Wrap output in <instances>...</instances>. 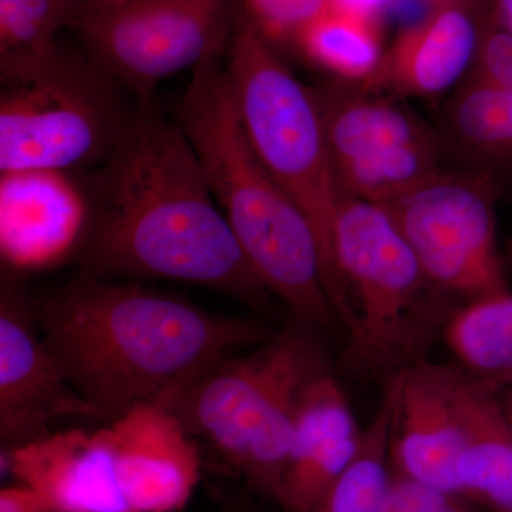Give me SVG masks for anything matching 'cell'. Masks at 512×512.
I'll use <instances>...</instances> for the list:
<instances>
[{
  "mask_svg": "<svg viewBox=\"0 0 512 512\" xmlns=\"http://www.w3.org/2000/svg\"><path fill=\"white\" fill-rule=\"evenodd\" d=\"M92 228L79 272L174 281L261 308L271 291L249 264L177 121L138 107L104 163L82 173Z\"/></svg>",
  "mask_w": 512,
  "mask_h": 512,
  "instance_id": "obj_1",
  "label": "cell"
},
{
  "mask_svg": "<svg viewBox=\"0 0 512 512\" xmlns=\"http://www.w3.org/2000/svg\"><path fill=\"white\" fill-rule=\"evenodd\" d=\"M29 299L60 373L107 423L275 333L261 320L218 315L143 282L83 272Z\"/></svg>",
  "mask_w": 512,
  "mask_h": 512,
  "instance_id": "obj_2",
  "label": "cell"
},
{
  "mask_svg": "<svg viewBox=\"0 0 512 512\" xmlns=\"http://www.w3.org/2000/svg\"><path fill=\"white\" fill-rule=\"evenodd\" d=\"M225 52L227 47L215 50L192 70L174 119L266 288L295 318L316 328H338L315 229L249 144L225 72Z\"/></svg>",
  "mask_w": 512,
  "mask_h": 512,
  "instance_id": "obj_3",
  "label": "cell"
},
{
  "mask_svg": "<svg viewBox=\"0 0 512 512\" xmlns=\"http://www.w3.org/2000/svg\"><path fill=\"white\" fill-rule=\"evenodd\" d=\"M6 464L59 512H178L201 480L198 441L151 403L94 431L47 434Z\"/></svg>",
  "mask_w": 512,
  "mask_h": 512,
  "instance_id": "obj_4",
  "label": "cell"
},
{
  "mask_svg": "<svg viewBox=\"0 0 512 512\" xmlns=\"http://www.w3.org/2000/svg\"><path fill=\"white\" fill-rule=\"evenodd\" d=\"M315 328L295 318L247 355L222 360L156 403L269 500L278 497L303 390L328 370Z\"/></svg>",
  "mask_w": 512,
  "mask_h": 512,
  "instance_id": "obj_5",
  "label": "cell"
},
{
  "mask_svg": "<svg viewBox=\"0 0 512 512\" xmlns=\"http://www.w3.org/2000/svg\"><path fill=\"white\" fill-rule=\"evenodd\" d=\"M330 247L349 356L389 376L423 360L453 313L451 299L430 284L390 211L342 195Z\"/></svg>",
  "mask_w": 512,
  "mask_h": 512,
  "instance_id": "obj_6",
  "label": "cell"
},
{
  "mask_svg": "<svg viewBox=\"0 0 512 512\" xmlns=\"http://www.w3.org/2000/svg\"><path fill=\"white\" fill-rule=\"evenodd\" d=\"M0 82V173H87L110 157L136 116L116 80L59 42L0 59Z\"/></svg>",
  "mask_w": 512,
  "mask_h": 512,
  "instance_id": "obj_7",
  "label": "cell"
},
{
  "mask_svg": "<svg viewBox=\"0 0 512 512\" xmlns=\"http://www.w3.org/2000/svg\"><path fill=\"white\" fill-rule=\"evenodd\" d=\"M225 72L249 144L315 229L330 305L342 322L345 302L330 247L342 192L316 87L303 84L244 15L232 22Z\"/></svg>",
  "mask_w": 512,
  "mask_h": 512,
  "instance_id": "obj_8",
  "label": "cell"
},
{
  "mask_svg": "<svg viewBox=\"0 0 512 512\" xmlns=\"http://www.w3.org/2000/svg\"><path fill=\"white\" fill-rule=\"evenodd\" d=\"M232 22L227 0H87L72 30L93 63L148 107L161 82L227 47Z\"/></svg>",
  "mask_w": 512,
  "mask_h": 512,
  "instance_id": "obj_9",
  "label": "cell"
},
{
  "mask_svg": "<svg viewBox=\"0 0 512 512\" xmlns=\"http://www.w3.org/2000/svg\"><path fill=\"white\" fill-rule=\"evenodd\" d=\"M497 180L446 167L384 205L419 259L431 285L463 302L508 291L497 242Z\"/></svg>",
  "mask_w": 512,
  "mask_h": 512,
  "instance_id": "obj_10",
  "label": "cell"
},
{
  "mask_svg": "<svg viewBox=\"0 0 512 512\" xmlns=\"http://www.w3.org/2000/svg\"><path fill=\"white\" fill-rule=\"evenodd\" d=\"M107 423L64 379L46 349L29 296L3 281L0 292V440L3 451L43 439L60 419Z\"/></svg>",
  "mask_w": 512,
  "mask_h": 512,
  "instance_id": "obj_11",
  "label": "cell"
},
{
  "mask_svg": "<svg viewBox=\"0 0 512 512\" xmlns=\"http://www.w3.org/2000/svg\"><path fill=\"white\" fill-rule=\"evenodd\" d=\"M92 228L82 174L60 170L0 173V255L15 272L79 261Z\"/></svg>",
  "mask_w": 512,
  "mask_h": 512,
  "instance_id": "obj_12",
  "label": "cell"
},
{
  "mask_svg": "<svg viewBox=\"0 0 512 512\" xmlns=\"http://www.w3.org/2000/svg\"><path fill=\"white\" fill-rule=\"evenodd\" d=\"M464 370L423 359L402 370L392 440L397 474L460 497V387Z\"/></svg>",
  "mask_w": 512,
  "mask_h": 512,
  "instance_id": "obj_13",
  "label": "cell"
},
{
  "mask_svg": "<svg viewBox=\"0 0 512 512\" xmlns=\"http://www.w3.org/2000/svg\"><path fill=\"white\" fill-rule=\"evenodd\" d=\"M483 13L473 0L433 6L397 33L375 76L362 87L394 99H431L456 90L476 57Z\"/></svg>",
  "mask_w": 512,
  "mask_h": 512,
  "instance_id": "obj_14",
  "label": "cell"
},
{
  "mask_svg": "<svg viewBox=\"0 0 512 512\" xmlns=\"http://www.w3.org/2000/svg\"><path fill=\"white\" fill-rule=\"evenodd\" d=\"M360 433L348 397L325 370L305 387L276 503L285 512H315L352 463Z\"/></svg>",
  "mask_w": 512,
  "mask_h": 512,
  "instance_id": "obj_15",
  "label": "cell"
},
{
  "mask_svg": "<svg viewBox=\"0 0 512 512\" xmlns=\"http://www.w3.org/2000/svg\"><path fill=\"white\" fill-rule=\"evenodd\" d=\"M333 170L349 161L382 156L396 148L439 140L437 127L397 103L394 97L356 84L319 87Z\"/></svg>",
  "mask_w": 512,
  "mask_h": 512,
  "instance_id": "obj_16",
  "label": "cell"
},
{
  "mask_svg": "<svg viewBox=\"0 0 512 512\" xmlns=\"http://www.w3.org/2000/svg\"><path fill=\"white\" fill-rule=\"evenodd\" d=\"M494 392L464 370L460 387V497L512 512V423Z\"/></svg>",
  "mask_w": 512,
  "mask_h": 512,
  "instance_id": "obj_17",
  "label": "cell"
},
{
  "mask_svg": "<svg viewBox=\"0 0 512 512\" xmlns=\"http://www.w3.org/2000/svg\"><path fill=\"white\" fill-rule=\"evenodd\" d=\"M447 157L461 168L512 174V90L464 80L437 126Z\"/></svg>",
  "mask_w": 512,
  "mask_h": 512,
  "instance_id": "obj_18",
  "label": "cell"
},
{
  "mask_svg": "<svg viewBox=\"0 0 512 512\" xmlns=\"http://www.w3.org/2000/svg\"><path fill=\"white\" fill-rule=\"evenodd\" d=\"M458 366L491 392L512 382V292L464 302L444 326Z\"/></svg>",
  "mask_w": 512,
  "mask_h": 512,
  "instance_id": "obj_19",
  "label": "cell"
},
{
  "mask_svg": "<svg viewBox=\"0 0 512 512\" xmlns=\"http://www.w3.org/2000/svg\"><path fill=\"white\" fill-rule=\"evenodd\" d=\"M402 372L390 376L379 409L360 433L355 458L332 484L315 512H384L393 477L394 419L399 402Z\"/></svg>",
  "mask_w": 512,
  "mask_h": 512,
  "instance_id": "obj_20",
  "label": "cell"
},
{
  "mask_svg": "<svg viewBox=\"0 0 512 512\" xmlns=\"http://www.w3.org/2000/svg\"><path fill=\"white\" fill-rule=\"evenodd\" d=\"M295 47L333 79L356 86L375 76L386 50L380 26L330 9L303 30Z\"/></svg>",
  "mask_w": 512,
  "mask_h": 512,
  "instance_id": "obj_21",
  "label": "cell"
},
{
  "mask_svg": "<svg viewBox=\"0 0 512 512\" xmlns=\"http://www.w3.org/2000/svg\"><path fill=\"white\" fill-rule=\"evenodd\" d=\"M87 0H0V59L35 55L72 29Z\"/></svg>",
  "mask_w": 512,
  "mask_h": 512,
  "instance_id": "obj_22",
  "label": "cell"
},
{
  "mask_svg": "<svg viewBox=\"0 0 512 512\" xmlns=\"http://www.w3.org/2000/svg\"><path fill=\"white\" fill-rule=\"evenodd\" d=\"M242 15L275 49L295 46L303 30L329 9V0H241Z\"/></svg>",
  "mask_w": 512,
  "mask_h": 512,
  "instance_id": "obj_23",
  "label": "cell"
},
{
  "mask_svg": "<svg viewBox=\"0 0 512 512\" xmlns=\"http://www.w3.org/2000/svg\"><path fill=\"white\" fill-rule=\"evenodd\" d=\"M470 82L512 90V35L484 18Z\"/></svg>",
  "mask_w": 512,
  "mask_h": 512,
  "instance_id": "obj_24",
  "label": "cell"
},
{
  "mask_svg": "<svg viewBox=\"0 0 512 512\" xmlns=\"http://www.w3.org/2000/svg\"><path fill=\"white\" fill-rule=\"evenodd\" d=\"M0 512H59L43 495L25 484L8 485L0 491Z\"/></svg>",
  "mask_w": 512,
  "mask_h": 512,
  "instance_id": "obj_25",
  "label": "cell"
},
{
  "mask_svg": "<svg viewBox=\"0 0 512 512\" xmlns=\"http://www.w3.org/2000/svg\"><path fill=\"white\" fill-rule=\"evenodd\" d=\"M397 0H329V9L382 28Z\"/></svg>",
  "mask_w": 512,
  "mask_h": 512,
  "instance_id": "obj_26",
  "label": "cell"
},
{
  "mask_svg": "<svg viewBox=\"0 0 512 512\" xmlns=\"http://www.w3.org/2000/svg\"><path fill=\"white\" fill-rule=\"evenodd\" d=\"M484 18L512 35V0H488Z\"/></svg>",
  "mask_w": 512,
  "mask_h": 512,
  "instance_id": "obj_27",
  "label": "cell"
},
{
  "mask_svg": "<svg viewBox=\"0 0 512 512\" xmlns=\"http://www.w3.org/2000/svg\"><path fill=\"white\" fill-rule=\"evenodd\" d=\"M505 265H507L508 271H512V235L508 239L507 248L504 251Z\"/></svg>",
  "mask_w": 512,
  "mask_h": 512,
  "instance_id": "obj_28",
  "label": "cell"
},
{
  "mask_svg": "<svg viewBox=\"0 0 512 512\" xmlns=\"http://www.w3.org/2000/svg\"><path fill=\"white\" fill-rule=\"evenodd\" d=\"M218 512H247V511L242 510V508H239L238 505H234V504L227 505V504H224V505H222L220 510H218Z\"/></svg>",
  "mask_w": 512,
  "mask_h": 512,
  "instance_id": "obj_29",
  "label": "cell"
},
{
  "mask_svg": "<svg viewBox=\"0 0 512 512\" xmlns=\"http://www.w3.org/2000/svg\"><path fill=\"white\" fill-rule=\"evenodd\" d=\"M426 2H429L431 8H433V6H439L443 5V3L454 2V0H426Z\"/></svg>",
  "mask_w": 512,
  "mask_h": 512,
  "instance_id": "obj_30",
  "label": "cell"
},
{
  "mask_svg": "<svg viewBox=\"0 0 512 512\" xmlns=\"http://www.w3.org/2000/svg\"><path fill=\"white\" fill-rule=\"evenodd\" d=\"M101 2H106V3H120V2H124V0H101Z\"/></svg>",
  "mask_w": 512,
  "mask_h": 512,
  "instance_id": "obj_31",
  "label": "cell"
},
{
  "mask_svg": "<svg viewBox=\"0 0 512 512\" xmlns=\"http://www.w3.org/2000/svg\"><path fill=\"white\" fill-rule=\"evenodd\" d=\"M511 423H512V420H511Z\"/></svg>",
  "mask_w": 512,
  "mask_h": 512,
  "instance_id": "obj_32",
  "label": "cell"
}]
</instances>
